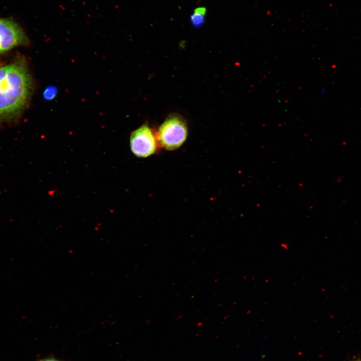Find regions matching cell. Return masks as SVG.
<instances>
[{
  "mask_svg": "<svg viewBox=\"0 0 361 361\" xmlns=\"http://www.w3.org/2000/svg\"><path fill=\"white\" fill-rule=\"evenodd\" d=\"M158 144L156 133L146 124H143L130 135L131 150L138 157L152 155L156 152Z\"/></svg>",
  "mask_w": 361,
  "mask_h": 361,
  "instance_id": "3957f363",
  "label": "cell"
},
{
  "mask_svg": "<svg viewBox=\"0 0 361 361\" xmlns=\"http://www.w3.org/2000/svg\"><path fill=\"white\" fill-rule=\"evenodd\" d=\"M29 42L26 33L17 23L9 19L0 18V53L28 45Z\"/></svg>",
  "mask_w": 361,
  "mask_h": 361,
  "instance_id": "277c9868",
  "label": "cell"
},
{
  "mask_svg": "<svg viewBox=\"0 0 361 361\" xmlns=\"http://www.w3.org/2000/svg\"><path fill=\"white\" fill-rule=\"evenodd\" d=\"M358 361H360V360H358Z\"/></svg>",
  "mask_w": 361,
  "mask_h": 361,
  "instance_id": "ba28073f",
  "label": "cell"
},
{
  "mask_svg": "<svg viewBox=\"0 0 361 361\" xmlns=\"http://www.w3.org/2000/svg\"><path fill=\"white\" fill-rule=\"evenodd\" d=\"M57 89L53 86H51L48 87L44 91L43 93V96L46 100H53L57 95Z\"/></svg>",
  "mask_w": 361,
  "mask_h": 361,
  "instance_id": "8992f818",
  "label": "cell"
},
{
  "mask_svg": "<svg viewBox=\"0 0 361 361\" xmlns=\"http://www.w3.org/2000/svg\"><path fill=\"white\" fill-rule=\"evenodd\" d=\"M40 361H60L57 359L54 358H47L43 359L42 360H41Z\"/></svg>",
  "mask_w": 361,
  "mask_h": 361,
  "instance_id": "52a82bcc",
  "label": "cell"
},
{
  "mask_svg": "<svg viewBox=\"0 0 361 361\" xmlns=\"http://www.w3.org/2000/svg\"><path fill=\"white\" fill-rule=\"evenodd\" d=\"M206 10L205 8H197L191 16V22L195 27L201 26L205 22Z\"/></svg>",
  "mask_w": 361,
  "mask_h": 361,
  "instance_id": "5b68a950",
  "label": "cell"
},
{
  "mask_svg": "<svg viewBox=\"0 0 361 361\" xmlns=\"http://www.w3.org/2000/svg\"><path fill=\"white\" fill-rule=\"evenodd\" d=\"M188 133L185 119L176 113L170 114L156 133L158 144L168 150L177 149L186 141Z\"/></svg>",
  "mask_w": 361,
  "mask_h": 361,
  "instance_id": "7a4b0ae2",
  "label": "cell"
},
{
  "mask_svg": "<svg viewBox=\"0 0 361 361\" xmlns=\"http://www.w3.org/2000/svg\"><path fill=\"white\" fill-rule=\"evenodd\" d=\"M33 85L25 60L0 66V124L15 119L23 111Z\"/></svg>",
  "mask_w": 361,
  "mask_h": 361,
  "instance_id": "6da1fadb",
  "label": "cell"
}]
</instances>
